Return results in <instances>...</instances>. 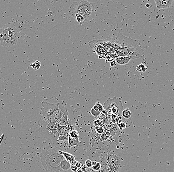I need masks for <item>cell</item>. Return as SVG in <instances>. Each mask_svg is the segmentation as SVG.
I'll return each instance as SVG.
<instances>
[{"label": "cell", "mask_w": 174, "mask_h": 172, "mask_svg": "<svg viewBox=\"0 0 174 172\" xmlns=\"http://www.w3.org/2000/svg\"><path fill=\"white\" fill-rule=\"evenodd\" d=\"M125 152L117 150L113 147L104 148L97 153L95 159L100 163H107L117 172H122L127 165Z\"/></svg>", "instance_id": "1"}, {"label": "cell", "mask_w": 174, "mask_h": 172, "mask_svg": "<svg viewBox=\"0 0 174 172\" xmlns=\"http://www.w3.org/2000/svg\"><path fill=\"white\" fill-rule=\"evenodd\" d=\"M60 149L56 146H47L42 151L41 162L46 172H65L60 168L62 161L65 159L59 152Z\"/></svg>", "instance_id": "2"}, {"label": "cell", "mask_w": 174, "mask_h": 172, "mask_svg": "<svg viewBox=\"0 0 174 172\" xmlns=\"http://www.w3.org/2000/svg\"><path fill=\"white\" fill-rule=\"evenodd\" d=\"M41 104L42 107L40 108V114L41 115L42 119L47 122L58 123L62 115V110L60 106V103L53 104L43 101Z\"/></svg>", "instance_id": "3"}, {"label": "cell", "mask_w": 174, "mask_h": 172, "mask_svg": "<svg viewBox=\"0 0 174 172\" xmlns=\"http://www.w3.org/2000/svg\"><path fill=\"white\" fill-rule=\"evenodd\" d=\"M39 131L46 139L56 143L60 137L58 123L46 121L42 118L38 121Z\"/></svg>", "instance_id": "4"}, {"label": "cell", "mask_w": 174, "mask_h": 172, "mask_svg": "<svg viewBox=\"0 0 174 172\" xmlns=\"http://www.w3.org/2000/svg\"><path fill=\"white\" fill-rule=\"evenodd\" d=\"M93 9V5L88 1H78L71 4L69 9V13L73 17L77 15H82L87 20L91 15Z\"/></svg>", "instance_id": "5"}, {"label": "cell", "mask_w": 174, "mask_h": 172, "mask_svg": "<svg viewBox=\"0 0 174 172\" xmlns=\"http://www.w3.org/2000/svg\"><path fill=\"white\" fill-rule=\"evenodd\" d=\"M105 41L107 42L115 50L118 49L129 48L139 44V42L136 40L132 39L130 37H126L123 34L118 33L116 36L112 37L107 38L105 39Z\"/></svg>", "instance_id": "6"}, {"label": "cell", "mask_w": 174, "mask_h": 172, "mask_svg": "<svg viewBox=\"0 0 174 172\" xmlns=\"http://www.w3.org/2000/svg\"><path fill=\"white\" fill-rule=\"evenodd\" d=\"M116 53L118 57H128L131 58V60L140 58L144 55V51L139 44L129 48L116 50Z\"/></svg>", "instance_id": "7"}, {"label": "cell", "mask_w": 174, "mask_h": 172, "mask_svg": "<svg viewBox=\"0 0 174 172\" xmlns=\"http://www.w3.org/2000/svg\"><path fill=\"white\" fill-rule=\"evenodd\" d=\"M122 104L121 101V98H116V97L113 98H109L105 104H104V109L109 114L112 115H115L119 113V112H122V105H119L117 106V105Z\"/></svg>", "instance_id": "8"}, {"label": "cell", "mask_w": 174, "mask_h": 172, "mask_svg": "<svg viewBox=\"0 0 174 172\" xmlns=\"http://www.w3.org/2000/svg\"><path fill=\"white\" fill-rule=\"evenodd\" d=\"M0 32L6 34L9 37L18 41L19 33L17 28L13 23H8L0 29Z\"/></svg>", "instance_id": "9"}, {"label": "cell", "mask_w": 174, "mask_h": 172, "mask_svg": "<svg viewBox=\"0 0 174 172\" xmlns=\"http://www.w3.org/2000/svg\"><path fill=\"white\" fill-rule=\"evenodd\" d=\"M89 43V45L94 51V52L96 53L99 56H101V58H103L105 60H109V55L107 53L106 51L105 50V48L101 45L95 42L94 40L90 41Z\"/></svg>", "instance_id": "10"}, {"label": "cell", "mask_w": 174, "mask_h": 172, "mask_svg": "<svg viewBox=\"0 0 174 172\" xmlns=\"http://www.w3.org/2000/svg\"><path fill=\"white\" fill-rule=\"evenodd\" d=\"M70 122V121H69ZM69 127H60L58 126V131L60 133L59 140H68L69 137L70 131L74 129L73 125L70 123Z\"/></svg>", "instance_id": "11"}, {"label": "cell", "mask_w": 174, "mask_h": 172, "mask_svg": "<svg viewBox=\"0 0 174 172\" xmlns=\"http://www.w3.org/2000/svg\"><path fill=\"white\" fill-rule=\"evenodd\" d=\"M0 43L3 47H11L16 45L17 41L9 37L3 33L0 32Z\"/></svg>", "instance_id": "12"}, {"label": "cell", "mask_w": 174, "mask_h": 172, "mask_svg": "<svg viewBox=\"0 0 174 172\" xmlns=\"http://www.w3.org/2000/svg\"><path fill=\"white\" fill-rule=\"evenodd\" d=\"M172 0H155L156 6L158 9H163L170 7L172 4Z\"/></svg>", "instance_id": "13"}, {"label": "cell", "mask_w": 174, "mask_h": 172, "mask_svg": "<svg viewBox=\"0 0 174 172\" xmlns=\"http://www.w3.org/2000/svg\"><path fill=\"white\" fill-rule=\"evenodd\" d=\"M59 152L62 155L64 156V158L68 161L71 165H75L74 163H75V164L77 163V162H76L75 160V156L74 155H73L67 152H65L63 150L60 149V150L59 151Z\"/></svg>", "instance_id": "14"}, {"label": "cell", "mask_w": 174, "mask_h": 172, "mask_svg": "<svg viewBox=\"0 0 174 172\" xmlns=\"http://www.w3.org/2000/svg\"><path fill=\"white\" fill-rule=\"evenodd\" d=\"M101 165L100 172H117V171L115 169L111 167L107 163H102Z\"/></svg>", "instance_id": "15"}, {"label": "cell", "mask_w": 174, "mask_h": 172, "mask_svg": "<svg viewBox=\"0 0 174 172\" xmlns=\"http://www.w3.org/2000/svg\"><path fill=\"white\" fill-rule=\"evenodd\" d=\"M131 60V58L128 57L122 56V57H118L117 58L115 59L116 63L120 65H124L127 64Z\"/></svg>", "instance_id": "16"}, {"label": "cell", "mask_w": 174, "mask_h": 172, "mask_svg": "<svg viewBox=\"0 0 174 172\" xmlns=\"http://www.w3.org/2000/svg\"><path fill=\"white\" fill-rule=\"evenodd\" d=\"M71 164L65 159H64L60 164V168L64 172H66L71 168Z\"/></svg>", "instance_id": "17"}, {"label": "cell", "mask_w": 174, "mask_h": 172, "mask_svg": "<svg viewBox=\"0 0 174 172\" xmlns=\"http://www.w3.org/2000/svg\"><path fill=\"white\" fill-rule=\"evenodd\" d=\"M68 141H69V147H71L72 146H81V143L79 139H75L69 137Z\"/></svg>", "instance_id": "18"}, {"label": "cell", "mask_w": 174, "mask_h": 172, "mask_svg": "<svg viewBox=\"0 0 174 172\" xmlns=\"http://www.w3.org/2000/svg\"><path fill=\"white\" fill-rule=\"evenodd\" d=\"M132 113L129 109H126L122 111V116L126 119H128L131 117Z\"/></svg>", "instance_id": "19"}, {"label": "cell", "mask_w": 174, "mask_h": 172, "mask_svg": "<svg viewBox=\"0 0 174 172\" xmlns=\"http://www.w3.org/2000/svg\"><path fill=\"white\" fill-rule=\"evenodd\" d=\"M30 67H31L32 69H33L35 70H38L40 69V67H41V64L39 61H36L35 62H33L31 64H30Z\"/></svg>", "instance_id": "20"}, {"label": "cell", "mask_w": 174, "mask_h": 172, "mask_svg": "<svg viewBox=\"0 0 174 172\" xmlns=\"http://www.w3.org/2000/svg\"><path fill=\"white\" fill-rule=\"evenodd\" d=\"M101 163L97 161H93V167L92 168L95 170L99 171L101 169Z\"/></svg>", "instance_id": "21"}, {"label": "cell", "mask_w": 174, "mask_h": 172, "mask_svg": "<svg viewBox=\"0 0 174 172\" xmlns=\"http://www.w3.org/2000/svg\"><path fill=\"white\" fill-rule=\"evenodd\" d=\"M148 69L146 66L144 65V64H140L139 65H138L136 67V70L137 71L140 72V73H144Z\"/></svg>", "instance_id": "22"}, {"label": "cell", "mask_w": 174, "mask_h": 172, "mask_svg": "<svg viewBox=\"0 0 174 172\" xmlns=\"http://www.w3.org/2000/svg\"><path fill=\"white\" fill-rule=\"evenodd\" d=\"M69 137L72 138V139H79V133L78 131L75 130V129L72 130L70 131Z\"/></svg>", "instance_id": "23"}, {"label": "cell", "mask_w": 174, "mask_h": 172, "mask_svg": "<svg viewBox=\"0 0 174 172\" xmlns=\"http://www.w3.org/2000/svg\"><path fill=\"white\" fill-rule=\"evenodd\" d=\"M93 108L94 109V110L96 111L101 113L102 111L103 110V107L99 102H97Z\"/></svg>", "instance_id": "24"}, {"label": "cell", "mask_w": 174, "mask_h": 172, "mask_svg": "<svg viewBox=\"0 0 174 172\" xmlns=\"http://www.w3.org/2000/svg\"><path fill=\"white\" fill-rule=\"evenodd\" d=\"M74 18H75V19L76 20L77 22L79 23H82L86 21V19L84 17L82 16V15H76V16L74 17Z\"/></svg>", "instance_id": "25"}, {"label": "cell", "mask_w": 174, "mask_h": 172, "mask_svg": "<svg viewBox=\"0 0 174 172\" xmlns=\"http://www.w3.org/2000/svg\"><path fill=\"white\" fill-rule=\"evenodd\" d=\"M85 165L87 168H92L93 167V161H91L90 159H88L85 162Z\"/></svg>", "instance_id": "26"}, {"label": "cell", "mask_w": 174, "mask_h": 172, "mask_svg": "<svg viewBox=\"0 0 174 172\" xmlns=\"http://www.w3.org/2000/svg\"><path fill=\"white\" fill-rule=\"evenodd\" d=\"M91 113V114H92L93 116H96H96H99L100 114V113H101L100 112H97V111L95 110L93 108L92 109Z\"/></svg>", "instance_id": "27"}, {"label": "cell", "mask_w": 174, "mask_h": 172, "mask_svg": "<svg viewBox=\"0 0 174 172\" xmlns=\"http://www.w3.org/2000/svg\"><path fill=\"white\" fill-rule=\"evenodd\" d=\"M70 169H71L72 171L75 172H77L76 171H77V169H78V168H77V167H76V166L75 165H71V168H70Z\"/></svg>", "instance_id": "28"}, {"label": "cell", "mask_w": 174, "mask_h": 172, "mask_svg": "<svg viewBox=\"0 0 174 172\" xmlns=\"http://www.w3.org/2000/svg\"><path fill=\"white\" fill-rule=\"evenodd\" d=\"M82 164L80 162H77V163L75 164V166H76L77 168H81L82 167Z\"/></svg>", "instance_id": "29"}, {"label": "cell", "mask_w": 174, "mask_h": 172, "mask_svg": "<svg viewBox=\"0 0 174 172\" xmlns=\"http://www.w3.org/2000/svg\"><path fill=\"white\" fill-rule=\"evenodd\" d=\"M146 8H148V9H151L152 8V4L151 3H148V4H146Z\"/></svg>", "instance_id": "30"}, {"label": "cell", "mask_w": 174, "mask_h": 172, "mask_svg": "<svg viewBox=\"0 0 174 172\" xmlns=\"http://www.w3.org/2000/svg\"><path fill=\"white\" fill-rule=\"evenodd\" d=\"M89 172H100V171H97L93 169L92 168H90V170H89Z\"/></svg>", "instance_id": "31"}, {"label": "cell", "mask_w": 174, "mask_h": 172, "mask_svg": "<svg viewBox=\"0 0 174 172\" xmlns=\"http://www.w3.org/2000/svg\"></svg>", "instance_id": "32"}]
</instances>
